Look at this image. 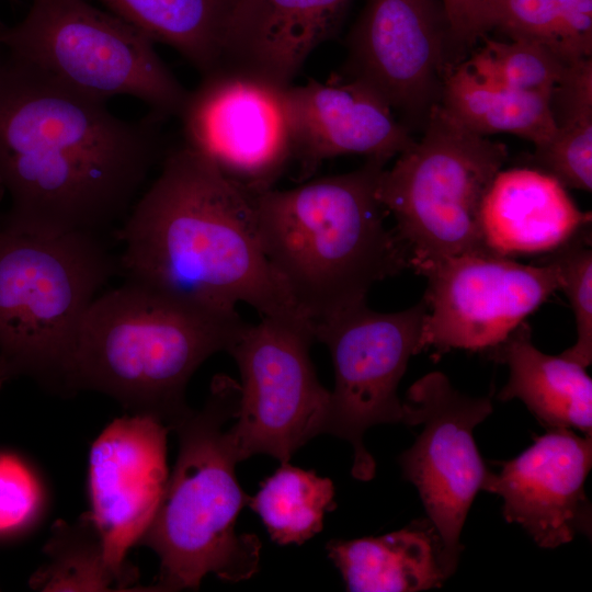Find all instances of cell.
Returning a JSON list of instances; mask_svg holds the SVG:
<instances>
[{
    "label": "cell",
    "mask_w": 592,
    "mask_h": 592,
    "mask_svg": "<svg viewBox=\"0 0 592 592\" xmlns=\"http://www.w3.org/2000/svg\"><path fill=\"white\" fill-rule=\"evenodd\" d=\"M150 118L130 122L5 54L0 58L3 224L41 235L94 232L123 215L157 159Z\"/></svg>",
    "instance_id": "6da1fadb"
},
{
    "label": "cell",
    "mask_w": 592,
    "mask_h": 592,
    "mask_svg": "<svg viewBox=\"0 0 592 592\" xmlns=\"http://www.w3.org/2000/svg\"><path fill=\"white\" fill-rule=\"evenodd\" d=\"M253 195L189 145L171 150L121 230L127 281L214 318L239 317L244 303L310 321L264 255Z\"/></svg>",
    "instance_id": "7a4b0ae2"
},
{
    "label": "cell",
    "mask_w": 592,
    "mask_h": 592,
    "mask_svg": "<svg viewBox=\"0 0 592 592\" xmlns=\"http://www.w3.org/2000/svg\"><path fill=\"white\" fill-rule=\"evenodd\" d=\"M385 167L367 159L351 172L253 195L264 255L312 325L410 267L408 250L384 224L377 184Z\"/></svg>",
    "instance_id": "3957f363"
},
{
    "label": "cell",
    "mask_w": 592,
    "mask_h": 592,
    "mask_svg": "<svg viewBox=\"0 0 592 592\" xmlns=\"http://www.w3.org/2000/svg\"><path fill=\"white\" fill-rule=\"evenodd\" d=\"M244 326L240 316H205L127 281L88 307L61 394L98 391L171 430L191 410L185 388L194 372L213 354L228 352Z\"/></svg>",
    "instance_id": "277c9868"
},
{
    "label": "cell",
    "mask_w": 592,
    "mask_h": 592,
    "mask_svg": "<svg viewBox=\"0 0 592 592\" xmlns=\"http://www.w3.org/2000/svg\"><path fill=\"white\" fill-rule=\"evenodd\" d=\"M239 396V383L217 375L204 406L171 429L179 437L177 463L140 540L160 560L152 591L197 589L208 573L238 582L259 569L260 539L236 531L250 498L237 480L239 459L225 425L237 415Z\"/></svg>",
    "instance_id": "5b68a950"
},
{
    "label": "cell",
    "mask_w": 592,
    "mask_h": 592,
    "mask_svg": "<svg viewBox=\"0 0 592 592\" xmlns=\"http://www.w3.org/2000/svg\"><path fill=\"white\" fill-rule=\"evenodd\" d=\"M94 232L41 235L0 225V361L61 394L72 340L114 271Z\"/></svg>",
    "instance_id": "8992f818"
},
{
    "label": "cell",
    "mask_w": 592,
    "mask_h": 592,
    "mask_svg": "<svg viewBox=\"0 0 592 592\" xmlns=\"http://www.w3.org/2000/svg\"><path fill=\"white\" fill-rule=\"evenodd\" d=\"M509 156L504 144L459 123L440 103L423 135L384 169L377 196L418 273L446 258L490 253L479 227L485 194Z\"/></svg>",
    "instance_id": "52a82bcc"
},
{
    "label": "cell",
    "mask_w": 592,
    "mask_h": 592,
    "mask_svg": "<svg viewBox=\"0 0 592 592\" xmlns=\"http://www.w3.org/2000/svg\"><path fill=\"white\" fill-rule=\"evenodd\" d=\"M11 58L86 96H133L151 115H179L187 92L147 36L88 0H32L21 22L0 30Z\"/></svg>",
    "instance_id": "ba28073f"
},
{
    "label": "cell",
    "mask_w": 592,
    "mask_h": 592,
    "mask_svg": "<svg viewBox=\"0 0 592 592\" xmlns=\"http://www.w3.org/2000/svg\"><path fill=\"white\" fill-rule=\"evenodd\" d=\"M314 325L261 317L243 327L228 350L240 373L236 422L228 431L239 462L258 454L281 463L323 433L330 391L310 358Z\"/></svg>",
    "instance_id": "9c48e42d"
},
{
    "label": "cell",
    "mask_w": 592,
    "mask_h": 592,
    "mask_svg": "<svg viewBox=\"0 0 592 592\" xmlns=\"http://www.w3.org/2000/svg\"><path fill=\"white\" fill-rule=\"evenodd\" d=\"M428 306L424 298L396 312L371 309L366 300L314 325L315 339L329 350L334 368L323 433L351 443L352 475L367 481L376 464L364 433L380 423H403L398 386L412 355L422 351Z\"/></svg>",
    "instance_id": "30bf717a"
},
{
    "label": "cell",
    "mask_w": 592,
    "mask_h": 592,
    "mask_svg": "<svg viewBox=\"0 0 592 592\" xmlns=\"http://www.w3.org/2000/svg\"><path fill=\"white\" fill-rule=\"evenodd\" d=\"M403 409V424L422 430L399 456L402 476L417 488L455 571L464 523L489 471L474 429L492 412V403L462 394L443 373L431 372L410 386Z\"/></svg>",
    "instance_id": "8fae6325"
},
{
    "label": "cell",
    "mask_w": 592,
    "mask_h": 592,
    "mask_svg": "<svg viewBox=\"0 0 592 592\" xmlns=\"http://www.w3.org/2000/svg\"><path fill=\"white\" fill-rule=\"evenodd\" d=\"M420 274L428 280L422 350H491L501 344L553 293L556 265L522 264L493 253L446 258Z\"/></svg>",
    "instance_id": "7c38bea8"
},
{
    "label": "cell",
    "mask_w": 592,
    "mask_h": 592,
    "mask_svg": "<svg viewBox=\"0 0 592 592\" xmlns=\"http://www.w3.org/2000/svg\"><path fill=\"white\" fill-rule=\"evenodd\" d=\"M179 113L184 144L252 194L293 160L286 88L229 69L202 76Z\"/></svg>",
    "instance_id": "4fadbf2b"
},
{
    "label": "cell",
    "mask_w": 592,
    "mask_h": 592,
    "mask_svg": "<svg viewBox=\"0 0 592 592\" xmlns=\"http://www.w3.org/2000/svg\"><path fill=\"white\" fill-rule=\"evenodd\" d=\"M448 47L441 0H366L348 38L344 80L372 90L409 130L423 128L441 100Z\"/></svg>",
    "instance_id": "5bb4252c"
},
{
    "label": "cell",
    "mask_w": 592,
    "mask_h": 592,
    "mask_svg": "<svg viewBox=\"0 0 592 592\" xmlns=\"http://www.w3.org/2000/svg\"><path fill=\"white\" fill-rule=\"evenodd\" d=\"M168 431L151 415H124L100 433L89 453L88 515L106 562L135 581L137 570L126 563V556L140 544L160 505L169 479Z\"/></svg>",
    "instance_id": "9a60e30c"
},
{
    "label": "cell",
    "mask_w": 592,
    "mask_h": 592,
    "mask_svg": "<svg viewBox=\"0 0 592 592\" xmlns=\"http://www.w3.org/2000/svg\"><path fill=\"white\" fill-rule=\"evenodd\" d=\"M592 466V435L547 429L498 474L488 471L481 490L503 499V516L522 526L543 548L591 535V503L584 482Z\"/></svg>",
    "instance_id": "2e32d148"
},
{
    "label": "cell",
    "mask_w": 592,
    "mask_h": 592,
    "mask_svg": "<svg viewBox=\"0 0 592 592\" xmlns=\"http://www.w3.org/2000/svg\"><path fill=\"white\" fill-rule=\"evenodd\" d=\"M285 98L300 180L339 156L361 155L387 163L414 141L391 109L357 81L310 79L287 87Z\"/></svg>",
    "instance_id": "e0dca14e"
},
{
    "label": "cell",
    "mask_w": 592,
    "mask_h": 592,
    "mask_svg": "<svg viewBox=\"0 0 592 592\" xmlns=\"http://www.w3.org/2000/svg\"><path fill=\"white\" fill-rule=\"evenodd\" d=\"M351 0H238L220 68L280 88L339 30Z\"/></svg>",
    "instance_id": "ac0fdd59"
},
{
    "label": "cell",
    "mask_w": 592,
    "mask_h": 592,
    "mask_svg": "<svg viewBox=\"0 0 592 592\" xmlns=\"http://www.w3.org/2000/svg\"><path fill=\"white\" fill-rule=\"evenodd\" d=\"M590 223L556 178L533 168L500 170L479 213L482 242L501 257L550 253Z\"/></svg>",
    "instance_id": "d6986e66"
},
{
    "label": "cell",
    "mask_w": 592,
    "mask_h": 592,
    "mask_svg": "<svg viewBox=\"0 0 592 592\" xmlns=\"http://www.w3.org/2000/svg\"><path fill=\"white\" fill-rule=\"evenodd\" d=\"M327 551L351 592L430 590L455 572L428 517L377 537L330 540Z\"/></svg>",
    "instance_id": "ffe728a7"
},
{
    "label": "cell",
    "mask_w": 592,
    "mask_h": 592,
    "mask_svg": "<svg viewBox=\"0 0 592 592\" xmlns=\"http://www.w3.org/2000/svg\"><path fill=\"white\" fill-rule=\"evenodd\" d=\"M489 351L509 366V380L498 399L522 400L546 429L569 428L592 435V380L585 367L539 351L525 323Z\"/></svg>",
    "instance_id": "44dd1931"
},
{
    "label": "cell",
    "mask_w": 592,
    "mask_h": 592,
    "mask_svg": "<svg viewBox=\"0 0 592 592\" xmlns=\"http://www.w3.org/2000/svg\"><path fill=\"white\" fill-rule=\"evenodd\" d=\"M152 43L180 53L202 76L220 67L238 0H99Z\"/></svg>",
    "instance_id": "7402d4cb"
},
{
    "label": "cell",
    "mask_w": 592,
    "mask_h": 592,
    "mask_svg": "<svg viewBox=\"0 0 592 592\" xmlns=\"http://www.w3.org/2000/svg\"><path fill=\"white\" fill-rule=\"evenodd\" d=\"M549 95L486 82L462 62L447 71L440 104L479 135L509 133L540 148L556 134Z\"/></svg>",
    "instance_id": "603a6c76"
},
{
    "label": "cell",
    "mask_w": 592,
    "mask_h": 592,
    "mask_svg": "<svg viewBox=\"0 0 592 592\" xmlns=\"http://www.w3.org/2000/svg\"><path fill=\"white\" fill-rule=\"evenodd\" d=\"M248 505L273 542L301 545L323 528L325 513L335 509L334 487L329 478L286 462L260 483Z\"/></svg>",
    "instance_id": "cb8c5ba5"
},
{
    "label": "cell",
    "mask_w": 592,
    "mask_h": 592,
    "mask_svg": "<svg viewBox=\"0 0 592 592\" xmlns=\"http://www.w3.org/2000/svg\"><path fill=\"white\" fill-rule=\"evenodd\" d=\"M47 562L33 576V589L60 591H132L135 583L106 562L103 544L89 515L77 523L58 521L45 546Z\"/></svg>",
    "instance_id": "d4e9b609"
},
{
    "label": "cell",
    "mask_w": 592,
    "mask_h": 592,
    "mask_svg": "<svg viewBox=\"0 0 592 592\" xmlns=\"http://www.w3.org/2000/svg\"><path fill=\"white\" fill-rule=\"evenodd\" d=\"M483 47L465 61L480 80L522 91L550 93L570 64L538 42L488 38ZM572 62V61H571Z\"/></svg>",
    "instance_id": "484cf974"
},
{
    "label": "cell",
    "mask_w": 592,
    "mask_h": 592,
    "mask_svg": "<svg viewBox=\"0 0 592 592\" xmlns=\"http://www.w3.org/2000/svg\"><path fill=\"white\" fill-rule=\"evenodd\" d=\"M590 234H579L546 258L558 271L560 286L574 314L577 341L562 356L588 367L592 362V250Z\"/></svg>",
    "instance_id": "4316f807"
},
{
    "label": "cell",
    "mask_w": 592,
    "mask_h": 592,
    "mask_svg": "<svg viewBox=\"0 0 592 592\" xmlns=\"http://www.w3.org/2000/svg\"><path fill=\"white\" fill-rule=\"evenodd\" d=\"M489 24L510 39L542 43L566 59L555 0H491Z\"/></svg>",
    "instance_id": "83f0119b"
},
{
    "label": "cell",
    "mask_w": 592,
    "mask_h": 592,
    "mask_svg": "<svg viewBox=\"0 0 592 592\" xmlns=\"http://www.w3.org/2000/svg\"><path fill=\"white\" fill-rule=\"evenodd\" d=\"M37 490L30 475L12 459L0 458V531L18 527L30 519Z\"/></svg>",
    "instance_id": "f1b7e54d"
},
{
    "label": "cell",
    "mask_w": 592,
    "mask_h": 592,
    "mask_svg": "<svg viewBox=\"0 0 592 592\" xmlns=\"http://www.w3.org/2000/svg\"><path fill=\"white\" fill-rule=\"evenodd\" d=\"M562 53L567 60L590 58L592 53V0H555Z\"/></svg>",
    "instance_id": "f546056e"
},
{
    "label": "cell",
    "mask_w": 592,
    "mask_h": 592,
    "mask_svg": "<svg viewBox=\"0 0 592 592\" xmlns=\"http://www.w3.org/2000/svg\"><path fill=\"white\" fill-rule=\"evenodd\" d=\"M449 26V47L463 49L490 31L491 0H441Z\"/></svg>",
    "instance_id": "4dcf8cb0"
},
{
    "label": "cell",
    "mask_w": 592,
    "mask_h": 592,
    "mask_svg": "<svg viewBox=\"0 0 592 592\" xmlns=\"http://www.w3.org/2000/svg\"><path fill=\"white\" fill-rule=\"evenodd\" d=\"M10 374L7 369V367L4 366V364L0 361V387L3 385V383L10 378Z\"/></svg>",
    "instance_id": "1f68e13d"
},
{
    "label": "cell",
    "mask_w": 592,
    "mask_h": 592,
    "mask_svg": "<svg viewBox=\"0 0 592 592\" xmlns=\"http://www.w3.org/2000/svg\"><path fill=\"white\" fill-rule=\"evenodd\" d=\"M3 196L2 192L0 191V198Z\"/></svg>",
    "instance_id": "d6a6232c"
}]
</instances>
